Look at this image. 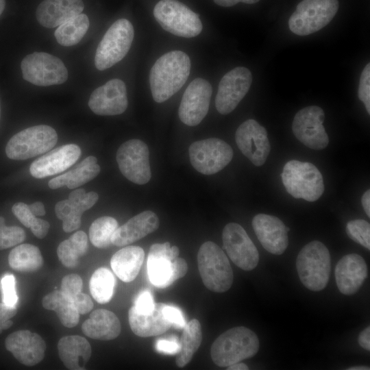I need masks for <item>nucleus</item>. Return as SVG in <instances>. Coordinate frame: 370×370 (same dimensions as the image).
I'll return each instance as SVG.
<instances>
[{
  "mask_svg": "<svg viewBox=\"0 0 370 370\" xmlns=\"http://www.w3.org/2000/svg\"><path fill=\"white\" fill-rule=\"evenodd\" d=\"M358 343L363 349L370 350V328L368 326L362 330L358 338Z\"/></svg>",
  "mask_w": 370,
  "mask_h": 370,
  "instance_id": "obj_52",
  "label": "nucleus"
},
{
  "mask_svg": "<svg viewBox=\"0 0 370 370\" xmlns=\"http://www.w3.org/2000/svg\"><path fill=\"white\" fill-rule=\"evenodd\" d=\"M50 224L48 221L36 218L34 223L31 225L30 229L38 238L42 239L44 238L49 230Z\"/></svg>",
  "mask_w": 370,
  "mask_h": 370,
  "instance_id": "obj_49",
  "label": "nucleus"
},
{
  "mask_svg": "<svg viewBox=\"0 0 370 370\" xmlns=\"http://www.w3.org/2000/svg\"><path fill=\"white\" fill-rule=\"evenodd\" d=\"M324 118V112L319 106L302 108L297 112L293 121L292 130L295 136L310 149H325L329 138L323 125Z\"/></svg>",
  "mask_w": 370,
  "mask_h": 370,
  "instance_id": "obj_13",
  "label": "nucleus"
},
{
  "mask_svg": "<svg viewBox=\"0 0 370 370\" xmlns=\"http://www.w3.org/2000/svg\"><path fill=\"white\" fill-rule=\"evenodd\" d=\"M29 209L34 216H44L45 210L43 204L40 201H36L29 206Z\"/></svg>",
  "mask_w": 370,
  "mask_h": 370,
  "instance_id": "obj_54",
  "label": "nucleus"
},
{
  "mask_svg": "<svg viewBox=\"0 0 370 370\" xmlns=\"http://www.w3.org/2000/svg\"><path fill=\"white\" fill-rule=\"evenodd\" d=\"M58 141L56 130L47 125L23 130L8 142L5 153L10 159L23 160L50 151Z\"/></svg>",
  "mask_w": 370,
  "mask_h": 370,
  "instance_id": "obj_7",
  "label": "nucleus"
},
{
  "mask_svg": "<svg viewBox=\"0 0 370 370\" xmlns=\"http://www.w3.org/2000/svg\"><path fill=\"white\" fill-rule=\"evenodd\" d=\"M214 2L223 7H231L239 2H243L247 4H253L258 2L260 0H213Z\"/></svg>",
  "mask_w": 370,
  "mask_h": 370,
  "instance_id": "obj_53",
  "label": "nucleus"
},
{
  "mask_svg": "<svg viewBox=\"0 0 370 370\" xmlns=\"http://www.w3.org/2000/svg\"><path fill=\"white\" fill-rule=\"evenodd\" d=\"M226 369L227 370H247L249 367L245 363L238 362L229 365Z\"/></svg>",
  "mask_w": 370,
  "mask_h": 370,
  "instance_id": "obj_56",
  "label": "nucleus"
},
{
  "mask_svg": "<svg viewBox=\"0 0 370 370\" xmlns=\"http://www.w3.org/2000/svg\"><path fill=\"white\" fill-rule=\"evenodd\" d=\"M79 314H86L92 309L93 302L90 297L85 293L80 292L71 299Z\"/></svg>",
  "mask_w": 370,
  "mask_h": 370,
  "instance_id": "obj_48",
  "label": "nucleus"
},
{
  "mask_svg": "<svg viewBox=\"0 0 370 370\" xmlns=\"http://www.w3.org/2000/svg\"><path fill=\"white\" fill-rule=\"evenodd\" d=\"M0 119H1V103H0Z\"/></svg>",
  "mask_w": 370,
  "mask_h": 370,
  "instance_id": "obj_60",
  "label": "nucleus"
},
{
  "mask_svg": "<svg viewBox=\"0 0 370 370\" xmlns=\"http://www.w3.org/2000/svg\"><path fill=\"white\" fill-rule=\"evenodd\" d=\"M147 145L138 139L123 143L116 152V162L121 173L137 184H147L151 173Z\"/></svg>",
  "mask_w": 370,
  "mask_h": 370,
  "instance_id": "obj_12",
  "label": "nucleus"
},
{
  "mask_svg": "<svg viewBox=\"0 0 370 370\" xmlns=\"http://www.w3.org/2000/svg\"><path fill=\"white\" fill-rule=\"evenodd\" d=\"M338 7V0H303L288 20L289 29L298 36L313 34L333 19Z\"/></svg>",
  "mask_w": 370,
  "mask_h": 370,
  "instance_id": "obj_8",
  "label": "nucleus"
},
{
  "mask_svg": "<svg viewBox=\"0 0 370 370\" xmlns=\"http://www.w3.org/2000/svg\"><path fill=\"white\" fill-rule=\"evenodd\" d=\"M8 263L15 271L32 273L42 267L43 258L36 246L25 243L17 245L10 252Z\"/></svg>",
  "mask_w": 370,
  "mask_h": 370,
  "instance_id": "obj_33",
  "label": "nucleus"
},
{
  "mask_svg": "<svg viewBox=\"0 0 370 370\" xmlns=\"http://www.w3.org/2000/svg\"><path fill=\"white\" fill-rule=\"evenodd\" d=\"M236 145L243 154L254 165L260 166L267 160L271 147L266 129L254 119L241 123L235 133Z\"/></svg>",
  "mask_w": 370,
  "mask_h": 370,
  "instance_id": "obj_17",
  "label": "nucleus"
},
{
  "mask_svg": "<svg viewBox=\"0 0 370 370\" xmlns=\"http://www.w3.org/2000/svg\"><path fill=\"white\" fill-rule=\"evenodd\" d=\"M172 261L166 255L148 254L147 273L155 286L166 288L175 281Z\"/></svg>",
  "mask_w": 370,
  "mask_h": 370,
  "instance_id": "obj_36",
  "label": "nucleus"
},
{
  "mask_svg": "<svg viewBox=\"0 0 370 370\" xmlns=\"http://www.w3.org/2000/svg\"><path fill=\"white\" fill-rule=\"evenodd\" d=\"M87 249V235L83 231H77L60 243L57 255L64 266L74 268L78 264L79 258L86 254Z\"/></svg>",
  "mask_w": 370,
  "mask_h": 370,
  "instance_id": "obj_34",
  "label": "nucleus"
},
{
  "mask_svg": "<svg viewBox=\"0 0 370 370\" xmlns=\"http://www.w3.org/2000/svg\"><path fill=\"white\" fill-rule=\"evenodd\" d=\"M345 230L352 240L370 249V225L367 221L363 219L350 221L347 223Z\"/></svg>",
  "mask_w": 370,
  "mask_h": 370,
  "instance_id": "obj_39",
  "label": "nucleus"
},
{
  "mask_svg": "<svg viewBox=\"0 0 370 370\" xmlns=\"http://www.w3.org/2000/svg\"><path fill=\"white\" fill-rule=\"evenodd\" d=\"M81 156V149L68 144L47 151L30 165L31 175L38 179L63 172L71 166Z\"/></svg>",
  "mask_w": 370,
  "mask_h": 370,
  "instance_id": "obj_20",
  "label": "nucleus"
},
{
  "mask_svg": "<svg viewBox=\"0 0 370 370\" xmlns=\"http://www.w3.org/2000/svg\"><path fill=\"white\" fill-rule=\"evenodd\" d=\"M180 347V341L176 336L160 338L157 340L155 345L157 352L169 355H176Z\"/></svg>",
  "mask_w": 370,
  "mask_h": 370,
  "instance_id": "obj_45",
  "label": "nucleus"
},
{
  "mask_svg": "<svg viewBox=\"0 0 370 370\" xmlns=\"http://www.w3.org/2000/svg\"><path fill=\"white\" fill-rule=\"evenodd\" d=\"M367 278V264L363 258L358 254L345 255L336 265V285L339 291L344 295L355 294Z\"/></svg>",
  "mask_w": 370,
  "mask_h": 370,
  "instance_id": "obj_23",
  "label": "nucleus"
},
{
  "mask_svg": "<svg viewBox=\"0 0 370 370\" xmlns=\"http://www.w3.org/2000/svg\"><path fill=\"white\" fill-rule=\"evenodd\" d=\"M257 335L250 329L238 326L226 330L213 342L210 356L214 363L227 367L255 356L259 349Z\"/></svg>",
  "mask_w": 370,
  "mask_h": 370,
  "instance_id": "obj_2",
  "label": "nucleus"
},
{
  "mask_svg": "<svg viewBox=\"0 0 370 370\" xmlns=\"http://www.w3.org/2000/svg\"><path fill=\"white\" fill-rule=\"evenodd\" d=\"M158 227L159 219L155 212H142L117 227L112 236V244L118 247L128 245L153 232Z\"/></svg>",
  "mask_w": 370,
  "mask_h": 370,
  "instance_id": "obj_24",
  "label": "nucleus"
},
{
  "mask_svg": "<svg viewBox=\"0 0 370 370\" xmlns=\"http://www.w3.org/2000/svg\"><path fill=\"white\" fill-rule=\"evenodd\" d=\"M42 304L45 309L55 311L64 326L73 328L79 323L78 311L72 300L62 291H54L46 295Z\"/></svg>",
  "mask_w": 370,
  "mask_h": 370,
  "instance_id": "obj_31",
  "label": "nucleus"
},
{
  "mask_svg": "<svg viewBox=\"0 0 370 370\" xmlns=\"http://www.w3.org/2000/svg\"><path fill=\"white\" fill-rule=\"evenodd\" d=\"M197 260L201 280L208 289L223 293L230 288L233 271L226 255L215 243H204L199 249Z\"/></svg>",
  "mask_w": 370,
  "mask_h": 370,
  "instance_id": "obj_3",
  "label": "nucleus"
},
{
  "mask_svg": "<svg viewBox=\"0 0 370 370\" xmlns=\"http://www.w3.org/2000/svg\"><path fill=\"white\" fill-rule=\"evenodd\" d=\"M89 25L88 17L81 13L59 25L54 36L60 45L64 47L73 46L82 39Z\"/></svg>",
  "mask_w": 370,
  "mask_h": 370,
  "instance_id": "obj_35",
  "label": "nucleus"
},
{
  "mask_svg": "<svg viewBox=\"0 0 370 370\" xmlns=\"http://www.w3.org/2000/svg\"><path fill=\"white\" fill-rule=\"evenodd\" d=\"M82 330L86 336L92 339L110 341L119 336L121 326L114 312L106 309H97L84 322Z\"/></svg>",
  "mask_w": 370,
  "mask_h": 370,
  "instance_id": "obj_27",
  "label": "nucleus"
},
{
  "mask_svg": "<svg viewBox=\"0 0 370 370\" xmlns=\"http://www.w3.org/2000/svg\"><path fill=\"white\" fill-rule=\"evenodd\" d=\"M296 267L300 281L306 288L312 291L323 290L330 275L329 250L320 241L310 242L299 251Z\"/></svg>",
  "mask_w": 370,
  "mask_h": 370,
  "instance_id": "obj_4",
  "label": "nucleus"
},
{
  "mask_svg": "<svg viewBox=\"0 0 370 370\" xmlns=\"http://www.w3.org/2000/svg\"><path fill=\"white\" fill-rule=\"evenodd\" d=\"M58 355L64 365L69 369H84L91 356L88 341L79 335L62 337L58 343Z\"/></svg>",
  "mask_w": 370,
  "mask_h": 370,
  "instance_id": "obj_28",
  "label": "nucleus"
},
{
  "mask_svg": "<svg viewBox=\"0 0 370 370\" xmlns=\"http://www.w3.org/2000/svg\"><path fill=\"white\" fill-rule=\"evenodd\" d=\"M223 248L231 260L244 271L256 267L259 254L245 229L238 223H227L223 230Z\"/></svg>",
  "mask_w": 370,
  "mask_h": 370,
  "instance_id": "obj_14",
  "label": "nucleus"
},
{
  "mask_svg": "<svg viewBox=\"0 0 370 370\" xmlns=\"http://www.w3.org/2000/svg\"><path fill=\"white\" fill-rule=\"evenodd\" d=\"M118 227V222L113 217L104 216L95 219L89 228L91 243L100 249L108 247L112 244V236Z\"/></svg>",
  "mask_w": 370,
  "mask_h": 370,
  "instance_id": "obj_38",
  "label": "nucleus"
},
{
  "mask_svg": "<svg viewBox=\"0 0 370 370\" xmlns=\"http://www.w3.org/2000/svg\"><path fill=\"white\" fill-rule=\"evenodd\" d=\"M154 305L151 293L148 291H144L136 297L134 306L138 312L147 314L153 310Z\"/></svg>",
  "mask_w": 370,
  "mask_h": 370,
  "instance_id": "obj_47",
  "label": "nucleus"
},
{
  "mask_svg": "<svg viewBox=\"0 0 370 370\" xmlns=\"http://www.w3.org/2000/svg\"><path fill=\"white\" fill-rule=\"evenodd\" d=\"M190 71V58L182 51H169L159 58L149 73L153 100L162 103L171 97L185 84Z\"/></svg>",
  "mask_w": 370,
  "mask_h": 370,
  "instance_id": "obj_1",
  "label": "nucleus"
},
{
  "mask_svg": "<svg viewBox=\"0 0 370 370\" xmlns=\"http://www.w3.org/2000/svg\"><path fill=\"white\" fill-rule=\"evenodd\" d=\"M25 239V232L18 226H0V250L14 247Z\"/></svg>",
  "mask_w": 370,
  "mask_h": 370,
  "instance_id": "obj_40",
  "label": "nucleus"
},
{
  "mask_svg": "<svg viewBox=\"0 0 370 370\" xmlns=\"http://www.w3.org/2000/svg\"><path fill=\"white\" fill-rule=\"evenodd\" d=\"M95 156H90L82 162L75 169L60 175L48 182L51 189H57L63 186L75 188L94 179L100 172V166L97 163Z\"/></svg>",
  "mask_w": 370,
  "mask_h": 370,
  "instance_id": "obj_30",
  "label": "nucleus"
},
{
  "mask_svg": "<svg viewBox=\"0 0 370 370\" xmlns=\"http://www.w3.org/2000/svg\"><path fill=\"white\" fill-rule=\"evenodd\" d=\"M348 370H369V368L365 366L352 367L347 369Z\"/></svg>",
  "mask_w": 370,
  "mask_h": 370,
  "instance_id": "obj_57",
  "label": "nucleus"
},
{
  "mask_svg": "<svg viewBox=\"0 0 370 370\" xmlns=\"http://www.w3.org/2000/svg\"><path fill=\"white\" fill-rule=\"evenodd\" d=\"M5 345L18 362L26 366L36 365L45 357V341L39 334L27 330L10 334L5 339Z\"/></svg>",
  "mask_w": 370,
  "mask_h": 370,
  "instance_id": "obj_19",
  "label": "nucleus"
},
{
  "mask_svg": "<svg viewBox=\"0 0 370 370\" xmlns=\"http://www.w3.org/2000/svg\"><path fill=\"white\" fill-rule=\"evenodd\" d=\"M202 331L200 322L193 319L183 328L180 340V349L175 357L178 367H185L192 360L195 353L201 345Z\"/></svg>",
  "mask_w": 370,
  "mask_h": 370,
  "instance_id": "obj_32",
  "label": "nucleus"
},
{
  "mask_svg": "<svg viewBox=\"0 0 370 370\" xmlns=\"http://www.w3.org/2000/svg\"><path fill=\"white\" fill-rule=\"evenodd\" d=\"M359 99L365 104L368 114H370V64H366L360 75L358 91Z\"/></svg>",
  "mask_w": 370,
  "mask_h": 370,
  "instance_id": "obj_41",
  "label": "nucleus"
},
{
  "mask_svg": "<svg viewBox=\"0 0 370 370\" xmlns=\"http://www.w3.org/2000/svg\"><path fill=\"white\" fill-rule=\"evenodd\" d=\"M188 151L192 166L204 175L220 171L233 158L232 147L217 138L195 141L190 145Z\"/></svg>",
  "mask_w": 370,
  "mask_h": 370,
  "instance_id": "obj_11",
  "label": "nucleus"
},
{
  "mask_svg": "<svg viewBox=\"0 0 370 370\" xmlns=\"http://www.w3.org/2000/svg\"><path fill=\"white\" fill-rule=\"evenodd\" d=\"M115 278L112 272L105 267H100L92 273L89 288L91 295L99 304H106L112 297Z\"/></svg>",
  "mask_w": 370,
  "mask_h": 370,
  "instance_id": "obj_37",
  "label": "nucleus"
},
{
  "mask_svg": "<svg viewBox=\"0 0 370 370\" xmlns=\"http://www.w3.org/2000/svg\"><path fill=\"white\" fill-rule=\"evenodd\" d=\"M252 227L262 246L269 253L281 255L288 245L286 227L278 217L258 214L252 219Z\"/></svg>",
  "mask_w": 370,
  "mask_h": 370,
  "instance_id": "obj_22",
  "label": "nucleus"
},
{
  "mask_svg": "<svg viewBox=\"0 0 370 370\" xmlns=\"http://www.w3.org/2000/svg\"><path fill=\"white\" fill-rule=\"evenodd\" d=\"M16 312L15 306H8L3 302L0 303V326L15 316Z\"/></svg>",
  "mask_w": 370,
  "mask_h": 370,
  "instance_id": "obj_51",
  "label": "nucleus"
},
{
  "mask_svg": "<svg viewBox=\"0 0 370 370\" xmlns=\"http://www.w3.org/2000/svg\"><path fill=\"white\" fill-rule=\"evenodd\" d=\"M281 177L286 191L296 199L315 201L323 193V176L310 162L288 161L284 166Z\"/></svg>",
  "mask_w": 370,
  "mask_h": 370,
  "instance_id": "obj_5",
  "label": "nucleus"
},
{
  "mask_svg": "<svg viewBox=\"0 0 370 370\" xmlns=\"http://www.w3.org/2000/svg\"><path fill=\"white\" fill-rule=\"evenodd\" d=\"M128 106L125 83L112 79L96 88L90 95L88 106L96 114L113 116L124 112Z\"/></svg>",
  "mask_w": 370,
  "mask_h": 370,
  "instance_id": "obj_18",
  "label": "nucleus"
},
{
  "mask_svg": "<svg viewBox=\"0 0 370 370\" xmlns=\"http://www.w3.org/2000/svg\"><path fill=\"white\" fill-rule=\"evenodd\" d=\"M134 36L130 21L125 18L116 21L98 45L95 56L96 68L103 71L121 61L129 51Z\"/></svg>",
  "mask_w": 370,
  "mask_h": 370,
  "instance_id": "obj_9",
  "label": "nucleus"
},
{
  "mask_svg": "<svg viewBox=\"0 0 370 370\" xmlns=\"http://www.w3.org/2000/svg\"><path fill=\"white\" fill-rule=\"evenodd\" d=\"M5 6V0H0V16L2 14V12L4 10Z\"/></svg>",
  "mask_w": 370,
  "mask_h": 370,
  "instance_id": "obj_58",
  "label": "nucleus"
},
{
  "mask_svg": "<svg viewBox=\"0 0 370 370\" xmlns=\"http://www.w3.org/2000/svg\"><path fill=\"white\" fill-rule=\"evenodd\" d=\"M145 259V251L139 246H127L117 251L111 258L110 266L123 282H130L138 275Z\"/></svg>",
  "mask_w": 370,
  "mask_h": 370,
  "instance_id": "obj_29",
  "label": "nucleus"
},
{
  "mask_svg": "<svg viewBox=\"0 0 370 370\" xmlns=\"http://www.w3.org/2000/svg\"><path fill=\"white\" fill-rule=\"evenodd\" d=\"M153 16L160 26L175 36L193 38L202 30L197 14L177 0H160L153 8Z\"/></svg>",
  "mask_w": 370,
  "mask_h": 370,
  "instance_id": "obj_6",
  "label": "nucleus"
},
{
  "mask_svg": "<svg viewBox=\"0 0 370 370\" xmlns=\"http://www.w3.org/2000/svg\"><path fill=\"white\" fill-rule=\"evenodd\" d=\"M99 195L91 191L86 193L83 188L72 191L67 199L58 201L55 206L57 217L62 221L65 232H71L81 226L84 212L90 209L97 201Z\"/></svg>",
  "mask_w": 370,
  "mask_h": 370,
  "instance_id": "obj_21",
  "label": "nucleus"
},
{
  "mask_svg": "<svg viewBox=\"0 0 370 370\" xmlns=\"http://www.w3.org/2000/svg\"><path fill=\"white\" fill-rule=\"evenodd\" d=\"M172 262L175 280L183 278L188 269L186 261L182 258L177 257Z\"/></svg>",
  "mask_w": 370,
  "mask_h": 370,
  "instance_id": "obj_50",
  "label": "nucleus"
},
{
  "mask_svg": "<svg viewBox=\"0 0 370 370\" xmlns=\"http://www.w3.org/2000/svg\"><path fill=\"white\" fill-rule=\"evenodd\" d=\"M82 280L77 274H69L62 280L61 291L71 299L82 292Z\"/></svg>",
  "mask_w": 370,
  "mask_h": 370,
  "instance_id": "obj_43",
  "label": "nucleus"
},
{
  "mask_svg": "<svg viewBox=\"0 0 370 370\" xmlns=\"http://www.w3.org/2000/svg\"><path fill=\"white\" fill-rule=\"evenodd\" d=\"M165 304L155 303L153 310L147 314L138 312L133 306L128 312L132 331L138 336L147 338L166 332L171 326L163 314Z\"/></svg>",
  "mask_w": 370,
  "mask_h": 370,
  "instance_id": "obj_26",
  "label": "nucleus"
},
{
  "mask_svg": "<svg viewBox=\"0 0 370 370\" xmlns=\"http://www.w3.org/2000/svg\"><path fill=\"white\" fill-rule=\"evenodd\" d=\"M361 202L364 210L367 215L370 217V190H367L365 192L361 198Z\"/></svg>",
  "mask_w": 370,
  "mask_h": 370,
  "instance_id": "obj_55",
  "label": "nucleus"
},
{
  "mask_svg": "<svg viewBox=\"0 0 370 370\" xmlns=\"http://www.w3.org/2000/svg\"><path fill=\"white\" fill-rule=\"evenodd\" d=\"M5 225V219L3 217H0V226Z\"/></svg>",
  "mask_w": 370,
  "mask_h": 370,
  "instance_id": "obj_59",
  "label": "nucleus"
},
{
  "mask_svg": "<svg viewBox=\"0 0 370 370\" xmlns=\"http://www.w3.org/2000/svg\"><path fill=\"white\" fill-rule=\"evenodd\" d=\"M25 80L40 86L61 84L68 79V71L58 58L45 52H34L21 63Z\"/></svg>",
  "mask_w": 370,
  "mask_h": 370,
  "instance_id": "obj_10",
  "label": "nucleus"
},
{
  "mask_svg": "<svg viewBox=\"0 0 370 370\" xmlns=\"http://www.w3.org/2000/svg\"><path fill=\"white\" fill-rule=\"evenodd\" d=\"M252 82L250 71L238 66L221 78L215 98V106L221 114L232 112L247 93Z\"/></svg>",
  "mask_w": 370,
  "mask_h": 370,
  "instance_id": "obj_15",
  "label": "nucleus"
},
{
  "mask_svg": "<svg viewBox=\"0 0 370 370\" xmlns=\"http://www.w3.org/2000/svg\"><path fill=\"white\" fill-rule=\"evenodd\" d=\"M210 84L203 78H196L186 88L182 96L178 115L188 126L199 124L208 113L212 96Z\"/></svg>",
  "mask_w": 370,
  "mask_h": 370,
  "instance_id": "obj_16",
  "label": "nucleus"
},
{
  "mask_svg": "<svg viewBox=\"0 0 370 370\" xmlns=\"http://www.w3.org/2000/svg\"><path fill=\"white\" fill-rule=\"evenodd\" d=\"M12 210L20 222L28 228H30L36 219V217L31 212L29 205L25 203L17 202L14 204Z\"/></svg>",
  "mask_w": 370,
  "mask_h": 370,
  "instance_id": "obj_44",
  "label": "nucleus"
},
{
  "mask_svg": "<svg viewBox=\"0 0 370 370\" xmlns=\"http://www.w3.org/2000/svg\"><path fill=\"white\" fill-rule=\"evenodd\" d=\"M84 8L82 0H44L36 9V17L42 26L53 28L81 14Z\"/></svg>",
  "mask_w": 370,
  "mask_h": 370,
  "instance_id": "obj_25",
  "label": "nucleus"
},
{
  "mask_svg": "<svg viewBox=\"0 0 370 370\" xmlns=\"http://www.w3.org/2000/svg\"><path fill=\"white\" fill-rule=\"evenodd\" d=\"M3 302L11 306H15L18 297L15 289V278L12 274L5 275L1 280Z\"/></svg>",
  "mask_w": 370,
  "mask_h": 370,
  "instance_id": "obj_42",
  "label": "nucleus"
},
{
  "mask_svg": "<svg viewBox=\"0 0 370 370\" xmlns=\"http://www.w3.org/2000/svg\"><path fill=\"white\" fill-rule=\"evenodd\" d=\"M162 311L164 317L171 325L178 329L184 328L186 323L181 310L178 308L165 304Z\"/></svg>",
  "mask_w": 370,
  "mask_h": 370,
  "instance_id": "obj_46",
  "label": "nucleus"
}]
</instances>
